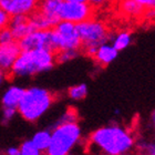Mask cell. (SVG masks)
Returning a JSON list of instances; mask_svg holds the SVG:
<instances>
[{
  "mask_svg": "<svg viewBox=\"0 0 155 155\" xmlns=\"http://www.w3.org/2000/svg\"><path fill=\"white\" fill-rule=\"evenodd\" d=\"M133 146L134 137L130 131L113 124L91 133L87 150L94 155H126Z\"/></svg>",
  "mask_w": 155,
  "mask_h": 155,
  "instance_id": "obj_1",
  "label": "cell"
},
{
  "mask_svg": "<svg viewBox=\"0 0 155 155\" xmlns=\"http://www.w3.org/2000/svg\"><path fill=\"white\" fill-rule=\"evenodd\" d=\"M55 63V53L50 50L41 49L32 51H21L13 63L9 78L31 77L39 74L52 69Z\"/></svg>",
  "mask_w": 155,
  "mask_h": 155,
  "instance_id": "obj_2",
  "label": "cell"
},
{
  "mask_svg": "<svg viewBox=\"0 0 155 155\" xmlns=\"http://www.w3.org/2000/svg\"><path fill=\"white\" fill-rule=\"evenodd\" d=\"M54 95L43 87H32L25 91L17 111L28 122H36L50 109Z\"/></svg>",
  "mask_w": 155,
  "mask_h": 155,
  "instance_id": "obj_3",
  "label": "cell"
},
{
  "mask_svg": "<svg viewBox=\"0 0 155 155\" xmlns=\"http://www.w3.org/2000/svg\"><path fill=\"white\" fill-rule=\"evenodd\" d=\"M81 139V127L78 122L57 124L51 132V141L47 155H69Z\"/></svg>",
  "mask_w": 155,
  "mask_h": 155,
  "instance_id": "obj_4",
  "label": "cell"
},
{
  "mask_svg": "<svg viewBox=\"0 0 155 155\" xmlns=\"http://www.w3.org/2000/svg\"><path fill=\"white\" fill-rule=\"evenodd\" d=\"M77 29L82 45L81 49L89 47L97 48L99 45L109 42L112 38L107 23L95 18L77 25Z\"/></svg>",
  "mask_w": 155,
  "mask_h": 155,
  "instance_id": "obj_5",
  "label": "cell"
},
{
  "mask_svg": "<svg viewBox=\"0 0 155 155\" xmlns=\"http://www.w3.org/2000/svg\"><path fill=\"white\" fill-rule=\"evenodd\" d=\"M57 43V52L59 51H80L82 48L81 40L77 29V25L68 21H59L53 28Z\"/></svg>",
  "mask_w": 155,
  "mask_h": 155,
  "instance_id": "obj_6",
  "label": "cell"
},
{
  "mask_svg": "<svg viewBox=\"0 0 155 155\" xmlns=\"http://www.w3.org/2000/svg\"><path fill=\"white\" fill-rule=\"evenodd\" d=\"M21 51L32 50H50L57 53V43L53 30H33L28 36L18 41Z\"/></svg>",
  "mask_w": 155,
  "mask_h": 155,
  "instance_id": "obj_7",
  "label": "cell"
},
{
  "mask_svg": "<svg viewBox=\"0 0 155 155\" xmlns=\"http://www.w3.org/2000/svg\"><path fill=\"white\" fill-rule=\"evenodd\" d=\"M95 9L87 2H65L63 1L59 18L60 21H68V22L79 25L89 19L94 18Z\"/></svg>",
  "mask_w": 155,
  "mask_h": 155,
  "instance_id": "obj_8",
  "label": "cell"
},
{
  "mask_svg": "<svg viewBox=\"0 0 155 155\" xmlns=\"http://www.w3.org/2000/svg\"><path fill=\"white\" fill-rule=\"evenodd\" d=\"M20 52L21 50L17 41L0 45V69L6 73L7 78H9L12 65L19 57Z\"/></svg>",
  "mask_w": 155,
  "mask_h": 155,
  "instance_id": "obj_9",
  "label": "cell"
},
{
  "mask_svg": "<svg viewBox=\"0 0 155 155\" xmlns=\"http://www.w3.org/2000/svg\"><path fill=\"white\" fill-rule=\"evenodd\" d=\"M63 0H39L37 6V12H39L49 22L52 29L60 21L59 12Z\"/></svg>",
  "mask_w": 155,
  "mask_h": 155,
  "instance_id": "obj_10",
  "label": "cell"
},
{
  "mask_svg": "<svg viewBox=\"0 0 155 155\" xmlns=\"http://www.w3.org/2000/svg\"><path fill=\"white\" fill-rule=\"evenodd\" d=\"M8 28L12 33L15 41L17 42L33 31V28L30 23L29 16H23V15H16V16L10 17Z\"/></svg>",
  "mask_w": 155,
  "mask_h": 155,
  "instance_id": "obj_11",
  "label": "cell"
},
{
  "mask_svg": "<svg viewBox=\"0 0 155 155\" xmlns=\"http://www.w3.org/2000/svg\"><path fill=\"white\" fill-rule=\"evenodd\" d=\"M119 55V51L111 45L110 42L103 43L97 47V52L92 59L100 67H107L115 60Z\"/></svg>",
  "mask_w": 155,
  "mask_h": 155,
  "instance_id": "obj_12",
  "label": "cell"
},
{
  "mask_svg": "<svg viewBox=\"0 0 155 155\" xmlns=\"http://www.w3.org/2000/svg\"><path fill=\"white\" fill-rule=\"evenodd\" d=\"M117 10L121 16L129 19H141L146 11L133 0H119Z\"/></svg>",
  "mask_w": 155,
  "mask_h": 155,
  "instance_id": "obj_13",
  "label": "cell"
},
{
  "mask_svg": "<svg viewBox=\"0 0 155 155\" xmlns=\"http://www.w3.org/2000/svg\"><path fill=\"white\" fill-rule=\"evenodd\" d=\"M25 89L20 87H11L3 93L1 97V103L2 107H13L17 109L19 105L20 101L22 99L23 93H25Z\"/></svg>",
  "mask_w": 155,
  "mask_h": 155,
  "instance_id": "obj_14",
  "label": "cell"
},
{
  "mask_svg": "<svg viewBox=\"0 0 155 155\" xmlns=\"http://www.w3.org/2000/svg\"><path fill=\"white\" fill-rule=\"evenodd\" d=\"M132 43V32L129 30H121L111 38V45L117 51H122Z\"/></svg>",
  "mask_w": 155,
  "mask_h": 155,
  "instance_id": "obj_15",
  "label": "cell"
},
{
  "mask_svg": "<svg viewBox=\"0 0 155 155\" xmlns=\"http://www.w3.org/2000/svg\"><path fill=\"white\" fill-rule=\"evenodd\" d=\"M31 142L35 144L36 147H38L41 152H45L50 145V141H51V132L48 130H42L35 133L32 139L30 140Z\"/></svg>",
  "mask_w": 155,
  "mask_h": 155,
  "instance_id": "obj_16",
  "label": "cell"
},
{
  "mask_svg": "<svg viewBox=\"0 0 155 155\" xmlns=\"http://www.w3.org/2000/svg\"><path fill=\"white\" fill-rule=\"evenodd\" d=\"M68 94H69V97H70V99H72V100H74V101L83 100L87 94V85L84 83L73 85V87H69Z\"/></svg>",
  "mask_w": 155,
  "mask_h": 155,
  "instance_id": "obj_17",
  "label": "cell"
},
{
  "mask_svg": "<svg viewBox=\"0 0 155 155\" xmlns=\"http://www.w3.org/2000/svg\"><path fill=\"white\" fill-rule=\"evenodd\" d=\"M19 150L21 155H42V153H43L38 147H36L30 140H27V141L21 143Z\"/></svg>",
  "mask_w": 155,
  "mask_h": 155,
  "instance_id": "obj_18",
  "label": "cell"
},
{
  "mask_svg": "<svg viewBox=\"0 0 155 155\" xmlns=\"http://www.w3.org/2000/svg\"><path fill=\"white\" fill-rule=\"evenodd\" d=\"M80 51H59L55 53V61L58 63H63V62H68L73 60L74 58H77V55L79 54Z\"/></svg>",
  "mask_w": 155,
  "mask_h": 155,
  "instance_id": "obj_19",
  "label": "cell"
},
{
  "mask_svg": "<svg viewBox=\"0 0 155 155\" xmlns=\"http://www.w3.org/2000/svg\"><path fill=\"white\" fill-rule=\"evenodd\" d=\"M78 122V113L74 109H69L61 119L59 120L57 124H63V123H75Z\"/></svg>",
  "mask_w": 155,
  "mask_h": 155,
  "instance_id": "obj_20",
  "label": "cell"
},
{
  "mask_svg": "<svg viewBox=\"0 0 155 155\" xmlns=\"http://www.w3.org/2000/svg\"><path fill=\"white\" fill-rule=\"evenodd\" d=\"M17 0H0V8L5 10L10 17L15 15Z\"/></svg>",
  "mask_w": 155,
  "mask_h": 155,
  "instance_id": "obj_21",
  "label": "cell"
},
{
  "mask_svg": "<svg viewBox=\"0 0 155 155\" xmlns=\"http://www.w3.org/2000/svg\"><path fill=\"white\" fill-rule=\"evenodd\" d=\"M17 113V109L13 107H2V123L7 124L15 117Z\"/></svg>",
  "mask_w": 155,
  "mask_h": 155,
  "instance_id": "obj_22",
  "label": "cell"
},
{
  "mask_svg": "<svg viewBox=\"0 0 155 155\" xmlns=\"http://www.w3.org/2000/svg\"><path fill=\"white\" fill-rule=\"evenodd\" d=\"M15 41L13 36L10 29L7 27L5 29L0 30V45H3V43H10V42Z\"/></svg>",
  "mask_w": 155,
  "mask_h": 155,
  "instance_id": "obj_23",
  "label": "cell"
},
{
  "mask_svg": "<svg viewBox=\"0 0 155 155\" xmlns=\"http://www.w3.org/2000/svg\"><path fill=\"white\" fill-rule=\"evenodd\" d=\"M87 3H90L91 6L93 7L94 9H100V8H104V7L109 6L110 3H112L113 0H87Z\"/></svg>",
  "mask_w": 155,
  "mask_h": 155,
  "instance_id": "obj_24",
  "label": "cell"
},
{
  "mask_svg": "<svg viewBox=\"0 0 155 155\" xmlns=\"http://www.w3.org/2000/svg\"><path fill=\"white\" fill-rule=\"evenodd\" d=\"M9 21H10V16L8 13L0 8V30L5 29L9 26Z\"/></svg>",
  "mask_w": 155,
  "mask_h": 155,
  "instance_id": "obj_25",
  "label": "cell"
},
{
  "mask_svg": "<svg viewBox=\"0 0 155 155\" xmlns=\"http://www.w3.org/2000/svg\"><path fill=\"white\" fill-rule=\"evenodd\" d=\"M133 1H135V2L137 3V5H140L144 10L152 9L155 3V0H133Z\"/></svg>",
  "mask_w": 155,
  "mask_h": 155,
  "instance_id": "obj_26",
  "label": "cell"
},
{
  "mask_svg": "<svg viewBox=\"0 0 155 155\" xmlns=\"http://www.w3.org/2000/svg\"><path fill=\"white\" fill-rule=\"evenodd\" d=\"M6 155H21L20 154V150L19 147H9V149L6 151Z\"/></svg>",
  "mask_w": 155,
  "mask_h": 155,
  "instance_id": "obj_27",
  "label": "cell"
},
{
  "mask_svg": "<svg viewBox=\"0 0 155 155\" xmlns=\"http://www.w3.org/2000/svg\"><path fill=\"white\" fill-rule=\"evenodd\" d=\"M6 78H7V74L2 71V70H1V69H0V84L2 83V81L5 80Z\"/></svg>",
  "mask_w": 155,
  "mask_h": 155,
  "instance_id": "obj_28",
  "label": "cell"
},
{
  "mask_svg": "<svg viewBox=\"0 0 155 155\" xmlns=\"http://www.w3.org/2000/svg\"><path fill=\"white\" fill-rule=\"evenodd\" d=\"M65 2H87V0H63Z\"/></svg>",
  "mask_w": 155,
  "mask_h": 155,
  "instance_id": "obj_29",
  "label": "cell"
},
{
  "mask_svg": "<svg viewBox=\"0 0 155 155\" xmlns=\"http://www.w3.org/2000/svg\"><path fill=\"white\" fill-rule=\"evenodd\" d=\"M152 123H153V126H154V130H155V111H153V113H152Z\"/></svg>",
  "mask_w": 155,
  "mask_h": 155,
  "instance_id": "obj_30",
  "label": "cell"
},
{
  "mask_svg": "<svg viewBox=\"0 0 155 155\" xmlns=\"http://www.w3.org/2000/svg\"><path fill=\"white\" fill-rule=\"evenodd\" d=\"M152 10L154 11V13H155V3H154V6H153V8H152Z\"/></svg>",
  "mask_w": 155,
  "mask_h": 155,
  "instance_id": "obj_31",
  "label": "cell"
},
{
  "mask_svg": "<svg viewBox=\"0 0 155 155\" xmlns=\"http://www.w3.org/2000/svg\"><path fill=\"white\" fill-rule=\"evenodd\" d=\"M116 1H119V0H116Z\"/></svg>",
  "mask_w": 155,
  "mask_h": 155,
  "instance_id": "obj_32",
  "label": "cell"
}]
</instances>
